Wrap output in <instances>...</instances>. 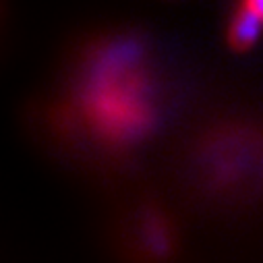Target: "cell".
I'll list each match as a JSON object with an SVG mask.
<instances>
[{"label":"cell","instance_id":"cell-1","mask_svg":"<svg viewBox=\"0 0 263 263\" xmlns=\"http://www.w3.org/2000/svg\"><path fill=\"white\" fill-rule=\"evenodd\" d=\"M261 21L251 15L247 9H242L238 5V9L234 11V15L230 17L228 29H226V42L230 46V50L234 52H247L255 46L259 31H261Z\"/></svg>","mask_w":263,"mask_h":263},{"label":"cell","instance_id":"cell-2","mask_svg":"<svg viewBox=\"0 0 263 263\" xmlns=\"http://www.w3.org/2000/svg\"><path fill=\"white\" fill-rule=\"evenodd\" d=\"M240 7L247 9L251 15H255L263 23V0H240Z\"/></svg>","mask_w":263,"mask_h":263}]
</instances>
